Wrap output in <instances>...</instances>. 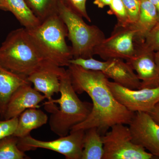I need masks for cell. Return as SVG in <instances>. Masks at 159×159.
Wrapping results in <instances>:
<instances>
[{
	"mask_svg": "<svg viewBox=\"0 0 159 159\" xmlns=\"http://www.w3.org/2000/svg\"><path fill=\"white\" fill-rule=\"evenodd\" d=\"M67 70L75 92L78 94L86 93L93 102L92 111L87 118L71 130H85L96 127L101 134L115 124H129L134 113L116 99L109 87L108 78L102 72L72 64L68 66Z\"/></svg>",
	"mask_w": 159,
	"mask_h": 159,
	"instance_id": "1",
	"label": "cell"
},
{
	"mask_svg": "<svg viewBox=\"0 0 159 159\" xmlns=\"http://www.w3.org/2000/svg\"><path fill=\"white\" fill-rule=\"evenodd\" d=\"M59 93V99L48 100L43 105L51 113V130L60 137L67 135L74 126L84 121L90 114L93 105L79 99L67 70L61 77Z\"/></svg>",
	"mask_w": 159,
	"mask_h": 159,
	"instance_id": "2",
	"label": "cell"
},
{
	"mask_svg": "<svg viewBox=\"0 0 159 159\" xmlns=\"http://www.w3.org/2000/svg\"><path fill=\"white\" fill-rule=\"evenodd\" d=\"M0 63L11 72L27 77L41 69L56 65L46 59L25 28L13 30L7 35L0 47Z\"/></svg>",
	"mask_w": 159,
	"mask_h": 159,
	"instance_id": "3",
	"label": "cell"
},
{
	"mask_svg": "<svg viewBox=\"0 0 159 159\" xmlns=\"http://www.w3.org/2000/svg\"><path fill=\"white\" fill-rule=\"evenodd\" d=\"M27 30L46 59L58 66H68L73 58V53L71 47L66 42L67 29L58 14L45 20L35 28Z\"/></svg>",
	"mask_w": 159,
	"mask_h": 159,
	"instance_id": "4",
	"label": "cell"
},
{
	"mask_svg": "<svg viewBox=\"0 0 159 159\" xmlns=\"http://www.w3.org/2000/svg\"><path fill=\"white\" fill-rule=\"evenodd\" d=\"M58 15L65 24L69 39L72 43L73 58L93 57L97 46L105 39L99 27L88 25L78 15L60 0Z\"/></svg>",
	"mask_w": 159,
	"mask_h": 159,
	"instance_id": "5",
	"label": "cell"
},
{
	"mask_svg": "<svg viewBox=\"0 0 159 159\" xmlns=\"http://www.w3.org/2000/svg\"><path fill=\"white\" fill-rule=\"evenodd\" d=\"M102 136L104 148L102 159H153V155L133 141L129 127L119 123Z\"/></svg>",
	"mask_w": 159,
	"mask_h": 159,
	"instance_id": "6",
	"label": "cell"
},
{
	"mask_svg": "<svg viewBox=\"0 0 159 159\" xmlns=\"http://www.w3.org/2000/svg\"><path fill=\"white\" fill-rule=\"evenodd\" d=\"M70 64L87 70L102 72L108 78L119 85L131 89H141V81L132 68L124 60L113 58L100 61L93 57L73 58Z\"/></svg>",
	"mask_w": 159,
	"mask_h": 159,
	"instance_id": "7",
	"label": "cell"
},
{
	"mask_svg": "<svg viewBox=\"0 0 159 159\" xmlns=\"http://www.w3.org/2000/svg\"><path fill=\"white\" fill-rule=\"evenodd\" d=\"M85 130H71L70 134L51 141L34 139L30 135L18 138V147L22 151L44 148L63 155L67 159H81Z\"/></svg>",
	"mask_w": 159,
	"mask_h": 159,
	"instance_id": "8",
	"label": "cell"
},
{
	"mask_svg": "<svg viewBox=\"0 0 159 159\" xmlns=\"http://www.w3.org/2000/svg\"><path fill=\"white\" fill-rule=\"evenodd\" d=\"M136 32L132 26L116 25L110 37L105 38L95 49L94 54L104 60L118 58L127 61L136 51Z\"/></svg>",
	"mask_w": 159,
	"mask_h": 159,
	"instance_id": "9",
	"label": "cell"
},
{
	"mask_svg": "<svg viewBox=\"0 0 159 159\" xmlns=\"http://www.w3.org/2000/svg\"><path fill=\"white\" fill-rule=\"evenodd\" d=\"M109 87L116 99L134 113H149L159 102V86L131 89L108 80Z\"/></svg>",
	"mask_w": 159,
	"mask_h": 159,
	"instance_id": "10",
	"label": "cell"
},
{
	"mask_svg": "<svg viewBox=\"0 0 159 159\" xmlns=\"http://www.w3.org/2000/svg\"><path fill=\"white\" fill-rule=\"evenodd\" d=\"M129 125L134 142L159 158V124L148 113L137 112Z\"/></svg>",
	"mask_w": 159,
	"mask_h": 159,
	"instance_id": "11",
	"label": "cell"
},
{
	"mask_svg": "<svg viewBox=\"0 0 159 159\" xmlns=\"http://www.w3.org/2000/svg\"><path fill=\"white\" fill-rule=\"evenodd\" d=\"M135 44V54L125 61L132 68L141 81V89L158 87L159 74L155 59V52L145 48L142 43Z\"/></svg>",
	"mask_w": 159,
	"mask_h": 159,
	"instance_id": "12",
	"label": "cell"
},
{
	"mask_svg": "<svg viewBox=\"0 0 159 159\" xmlns=\"http://www.w3.org/2000/svg\"><path fill=\"white\" fill-rule=\"evenodd\" d=\"M45 99L43 95L31 87V84L20 86L9 99L3 118L9 119L18 117L27 109L39 108V103Z\"/></svg>",
	"mask_w": 159,
	"mask_h": 159,
	"instance_id": "13",
	"label": "cell"
},
{
	"mask_svg": "<svg viewBox=\"0 0 159 159\" xmlns=\"http://www.w3.org/2000/svg\"><path fill=\"white\" fill-rule=\"evenodd\" d=\"M66 71L63 67L53 65L34 72L28 79L35 89L51 100L54 94L59 93L61 77Z\"/></svg>",
	"mask_w": 159,
	"mask_h": 159,
	"instance_id": "14",
	"label": "cell"
},
{
	"mask_svg": "<svg viewBox=\"0 0 159 159\" xmlns=\"http://www.w3.org/2000/svg\"><path fill=\"white\" fill-rule=\"evenodd\" d=\"M28 77L16 74L0 63V116L3 118L12 94L20 86L30 84Z\"/></svg>",
	"mask_w": 159,
	"mask_h": 159,
	"instance_id": "15",
	"label": "cell"
},
{
	"mask_svg": "<svg viewBox=\"0 0 159 159\" xmlns=\"http://www.w3.org/2000/svg\"><path fill=\"white\" fill-rule=\"evenodd\" d=\"M158 21L157 12L153 4L149 0H141L139 17L136 22L131 25L135 31V43H143Z\"/></svg>",
	"mask_w": 159,
	"mask_h": 159,
	"instance_id": "16",
	"label": "cell"
},
{
	"mask_svg": "<svg viewBox=\"0 0 159 159\" xmlns=\"http://www.w3.org/2000/svg\"><path fill=\"white\" fill-rule=\"evenodd\" d=\"M48 116L38 108L27 109L18 116L17 127L13 135L23 138L30 134L31 131L41 127L48 122Z\"/></svg>",
	"mask_w": 159,
	"mask_h": 159,
	"instance_id": "17",
	"label": "cell"
},
{
	"mask_svg": "<svg viewBox=\"0 0 159 159\" xmlns=\"http://www.w3.org/2000/svg\"><path fill=\"white\" fill-rule=\"evenodd\" d=\"M104 148L102 136L96 127L85 130L81 159H102Z\"/></svg>",
	"mask_w": 159,
	"mask_h": 159,
	"instance_id": "18",
	"label": "cell"
},
{
	"mask_svg": "<svg viewBox=\"0 0 159 159\" xmlns=\"http://www.w3.org/2000/svg\"><path fill=\"white\" fill-rule=\"evenodd\" d=\"M6 2L9 11L26 29H33L41 23L32 13L25 0H6Z\"/></svg>",
	"mask_w": 159,
	"mask_h": 159,
	"instance_id": "19",
	"label": "cell"
},
{
	"mask_svg": "<svg viewBox=\"0 0 159 159\" xmlns=\"http://www.w3.org/2000/svg\"><path fill=\"white\" fill-rule=\"evenodd\" d=\"M29 9L41 22L58 14L60 0H25Z\"/></svg>",
	"mask_w": 159,
	"mask_h": 159,
	"instance_id": "20",
	"label": "cell"
},
{
	"mask_svg": "<svg viewBox=\"0 0 159 159\" xmlns=\"http://www.w3.org/2000/svg\"><path fill=\"white\" fill-rule=\"evenodd\" d=\"M18 138L13 134L0 140V159L28 158L25 152L18 147Z\"/></svg>",
	"mask_w": 159,
	"mask_h": 159,
	"instance_id": "21",
	"label": "cell"
},
{
	"mask_svg": "<svg viewBox=\"0 0 159 159\" xmlns=\"http://www.w3.org/2000/svg\"><path fill=\"white\" fill-rule=\"evenodd\" d=\"M109 14L113 15L117 19V25L122 26L129 25L128 16L122 0H112L109 5Z\"/></svg>",
	"mask_w": 159,
	"mask_h": 159,
	"instance_id": "22",
	"label": "cell"
},
{
	"mask_svg": "<svg viewBox=\"0 0 159 159\" xmlns=\"http://www.w3.org/2000/svg\"><path fill=\"white\" fill-rule=\"evenodd\" d=\"M128 16L129 24L136 22L140 13L141 1L140 0H122Z\"/></svg>",
	"mask_w": 159,
	"mask_h": 159,
	"instance_id": "23",
	"label": "cell"
},
{
	"mask_svg": "<svg viewBox=\"0 0 159 159\" xmlns=\"http://www.w3.org/2000/svg\"><path fill=\"white\" fill-rule=\"evenodd\" d=\"M142 43L151 51H159V21L148 33Z\"/></svg>",
	"mask_w": 159,
	"mask_h": 159,
	"instance_id": "24",
	"label": "cell"
},
{
	"mask_svg": "<svg viewBox=\"0 0 159 159\" xmlns=\"http://www.w3.org/2000/svg\"><path fill=\"white\" fill-rule=\"evenodd\" d=\"M63 2L70 9L78 15L85 19L89 22L91 21L90 17L86 10L87 0H62Z\"/></svg>",
	"mask_w": 159,
	"mask_h": 159,
	"instance_id": "25",
	"label": "cell"
},
{
	"mask_svg": "<svg viewBox=\"0 0 159 159\" xmlns=\"http://www.w3.org/2000/svg\"><path fill=\"white\" fill-rule=\"evenodd\" d=\"M18 117L9 119H0V140L13 134L17 127Z\"/></svg>",
	"mask_w": 159,
	"mask_h": 159,
	"instance_id": "26",
	"label": "cell"
},
{
	"mask_svg": "<svg viewBox=\"0 0 159 159\" xmlns=\"http://www.w3.org/2000/svg\"><path fill=\"white\" fill-rule=\"evenodd\" d=\"M148 114L151 116L155 122L159 124V102L157 103L153 109Z\"/></svg>",
	"mask_w": 159,
	"mask_h": 159,
	"instance_id": "27",
	"label": "cell"
},
{
	"mask_svg": "<svg viewBox=\"0 0 159 159\" xmlns=\"http://www.w3.org/2000/svg\"><path fill=\"white\" fill-rule=\"evenodd\" d=\"M112 1V0H94L93 3L98 8L102 9L105 6H109Z\"/></svg>",
	"mask_w": 159,
	"mask_h": 159,
	"instance_id": "28",
	"label": "cell"
},
{
	"mask_svg": "<svg viewBox=\"0 0 159 159\" xmlns=\"http://www.w3.org/2000/svg\"><path fill=\"white\" fill-rule=\"evenodd\" d=\"M0 10L9 11L6 0H0Z\"/></svg>",
	"mask_w": 159,
	"mask_h": 159,
	"instance_id": "29",
	"label": "cell"
},
{
	"mask_svg": "<svg viewBox=\"0 0 159 159\" xmlns=\"http://www.w3.org/2000/svg\"><path fill=\"white\" fill-rule=\"evenodd\" d=\"M149 1L153 4L155 6L157 12L158 16L159 21V0H149Z\"/></svg>",
	"mask_w": 159,
	"mask_h": 159,
	"instance_id": "30",
	"label": "cell"
},
{
	"mask_svg": "<svg viewBox=\"0 0 159 159\" xmlns=\"http://www.w3.org/2000/svg\"><path fill=\"white\" fill-rule=\"evenodd\" d=\"M155 59L159 74V51H157L155 53Z\"/></svg>",
	"mask_w": 159,
	"mask_h": 159,
	"instance_id": "31",
	"label": "cell"
},
{
	"mask_svg": "<svg viewBox=\"0 0 159 159\" xmlns=\"http://www.w3.org/2000/svg\"><path fill=\"white\" fill-rule=\"evenodd\" d=\"M140 1H141V0H140Z\"/></svg>",
	"mask_w": 159,
	"mask_h": 159,
	"instance_id": "32",
	"label": "cell"
}]
</instances>
